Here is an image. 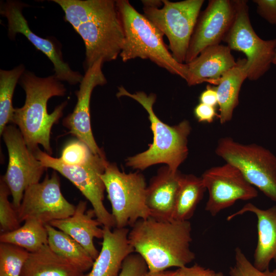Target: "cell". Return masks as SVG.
<instances>
[{
    "mask_svg": "<svg viewBox=\"0 0 276 276\" xmlns=\"http://www.w3.org/2000/svg\"><path fill=\"white\" fill-rule=\"evenodd\" d=\"M64 13V18L83 40L86 71L97 61L103 63L120 56L124 34L116 1L53 0Z\"/></svg>",
    "mask_w": 276,
    "mask_h": 276,
    "instance_id": "6da1fadb",
    "label": "cell"
},
{
    "mask_svg": "<svg viewBox=\"0 0 276 276\" xmlns=\"http://www.w3.org/2000/svg\"><path fill=\"white\" fill-rule=\"evenodd\" d=\"M191 232L189 221H161L149 217L131 226L128 239L148 271L155 272L187 266L195 259L190 248Z\"/></svg>",
    "mask_w": 276,
    "mask_h": 276,
    "instance_id": "7a4b0ae2",
    "label": "cell"
},
{
    "mask_svg": "<svg viewBox=\"0 0 276 276\" xmlns=\"http://www.w3.org/2000/svg\"><path fill=\"white\" fill-rule=\"evenodd\" d=\"M19 80L26 100L22 107L14 108L12 122L18 126L31 151L41 145L50 155L51 129L62 116L67 102L57 106L51 113L48 112L47 103L53 97L64 96L66 89L55 75L42 78L25 71Z\"/></svg>",
    "mask_w": 276,
    "mask_h": 276,
    "instance_id": "3957f363",
    "label": "cell"
},
{
    "mask_svg": "<svg viewBox=\"0 0 276 276\" xmlns=\"http://www.w3.org/2000/svg\"><path fill=\"white\" fill-rule=\"evenodd\" d=\"M117 97L126 96L139 102L147 111L153 134V140L146 151L127 158L126 164L134 169L144 170L158 164H165L172 171L178 170L188 155V137L191 127L188 120L169 126L155 114L153 106L156 95H147L144 91L132 94L124 87L118 88Z\"/></svg>",
    "mask_w": 276,
    "mask_h": 276,
    "instance_id": "277c9868",
    "label": "cell"
},
{
    "mask_svg": "<svg viewBox=\"0 0 276 276\" xmlns=\"http://www.w3.org/2000/svg\"><path fill=\"white\" fill-rule=\"evenodd\" d=\"M116 4L122 25L124 41L120 54L123 62L136 58L148 59L186 81L189 69L173 57L163 39L164 35L128 0H117Z\"/></svg>",
    "mask_w": 276,
    "mask_h": 276,
    "instance_id": "5b68a950",
    "label": "cell"
},
{
    "mask_svg": "<svg viewBox=\"0 0 276 276\" xmlns=\"http://www.w3.org/2000/svg\"><path fill=\"white\" fill-rule=\"evenodd\" d=\"M101 178L111 205L115 227H131L139 220L150 216L146 203L147 186L141 173H126L108 162Z\"/></svg>",
    "mask_w": 276,
    "mask_h": 276,
    "instance_id": "8992f818",
    "label": "cell"
},
{
    "mask_svg": "<svg viewBox=\"0 0 276 276\" xmlns=\"http://www.w3.org/2000/svg\"><path fill=\"white\" fill-rule=\"evenodd\" d=\"M160 5H143L144 15L167 37L174 59L185 63L190 40L203 0L170 2Z\"/></svg>",
    "mask_w": 276,
    "mask_h": 276,
    "instance_id": "52a82bcc",
    "label": "cell"
},
{
    "mask_svg": "<svg viewBox=\"0 0 276 276\" xmlns=\"http://www.w3.org/2000/svg\"><path fill=\"white\" fill-rule=\"evenodd\" d=\"M215 153L276 202V156L270 150L256 144H243L225 137L218 141Z\"/></svg>",
    "mask_w": 276,
    "mask_h": 276,
    "instance_id": "ba28073f",
    "label": "cell"
},
{
    "mask_svg": "<svg viewBox=\"0 0 276 276\" xmlns=\"http://www.w3.org/2000/svg\"><path fill=\"white\" fill-rule=\"evenodd\" d=\"M33 153L45 168L58 172L72 182L91 203L96 219L102 225L112 228L115 222L111 213L103 203L105 185L101 178L108 162L105 154L93 153L87 162L81 165L70 166L42 151L39 148Z\"/></svg>",
    "mask_w": 276,
    "mask_h": 276,
    "instance_id": "9c48e42d",
    "label": "cell"
},
{
    "mask_svg": "<svg viewBox=\"0 0 276 276\" xmlns=\"http://www.w3.org/2000/svg\"><path fill=\"white\" fill-rule=\"evenodd\" d=\"M233 22L223 41L231 50L246 56L247 78L258 80L270 69L276 50V38L264 40L254 30L249 16L247 1L235 0Z\"/></svg>",
    "mask_w": 276,
    "mask_h": 276,
    "instance_id": "30bf717a",
    "label": "cell"
},
{
    "mask_svg": "<svg viewBox=\"0 0 276 276\" xmlns=\"http://www.w3.org/2000/svg\"><path fill=\"white\" fill-rule=\"evenodd\" d=\"M2 134L8 151L9 163L6 172L1 178L10 191L12 204L17 210L25 190L39 182L47 168L28 148L15 126L7 125Z\"/></svg>",
    "mask_w": 276,
    "mask_h": 276,
    "instance_id": "8fae6325",
    "label": "cell"
},
{
    "mask_svg": "<svg viewBox=\"0 0 276 276\" xmlns=\"http://www.w3.org/2000/svg\"><path fill=\"white\" fill-rule=\"evenodd\" d=\"M75 208L63 196L59 176L53 172L42 182L27 188L16 211L20 223L34 219L46 224L71 216Z\"/></svg>",
    "mask_w": 276,
    "mask_h": 276,
    "instance_id": "7c38bea8",
    "label": "cell"
},
{
    "mask_svg": "<svg viewBox=\"0 0 276 276\" xmlns=\"http://www.w3.org/2000/svg\"><path fill=\"white\" fill-rule=\"evenodd\" d=\"M201 178L209 192L205 210L212 216L238 200H248L258 195L256 188L238 168L229 163L206 170Z\"/></svg>",
    "mask_w": 276,
    "mask_h": 276,
    "instance_id": "4fadbf2b",
    "label": "cell"
},
{
    "mask_svg": "<svg viewBox=\"0 0 276 276\" xmlns=\"http://www.w3.org/2000/svg\"><path fill=\"white\" fill-rule=\"evenodd\" d=\"M235 13V0L209 1L198 17L185 63L191 61L206 47L220 44L233 22Z\"/></svg>",
    "mask_w": 276,
    "mask_h": 276,
    "instance_id": "5bb4252c",
    "label": "cell"
},
{
    "mask_svg": "<svg viewBox=\"0 0 276 276\" xmlns=\"http://www.w3.org/2000/svg\"><path fill=\"white\" fill-rule=\"evenodd\" d=\"M26 6L18 1H7L1 7V14L7 19L10 38H15L17 33L22 34L51 60L54 65V75L58 80L72 85L80 83L83 76L72 70L64 61L59 48L51 40L38 36L30 29L22 14V9Z\"/></svg>",
    "mask_w": 276,
    "mask_h": 276,
    "instance_id": "9a60e30c",
    "label": "cell"
},
{
    "mask_svg": "<svg viewBox=\"0 0 276 276\" xmlns=\"http://www.w3.org/2000/svg\"><path fill=\"white\" fill-rule=\"evenodd\" d=\"M103 62L97 61L85 72L80 83L79 89L76 91L77 102L72 113L66 117L63 124L70 132L84 143L95 154L103 155L93 134L90 120V101L93 89L98 85H103L107 80L102 71Z\"/></svg>",
    "mask_w": 276,
    "mask_h": 276,
    "instance_id": "2e32d148",
    "label": "cell"
},
{
    "mask_svg": "<svg viewBox=\"0 0 276 276\" xmlns=\"http://www.w3.org/2000/svg\"><path fill=\"white\" fill-rule=\"evenodd\" d=\"M183 174L165 166L150 180L146 192V203L151 217L173 220L172 216Z\"/></svg>",
    "mask_w": 276,
    "mask_h": 276,
    "instance_id": "e0dca14e",
    "label": "cell"
},
{
    "mask_svg": "<svg viewBox=\"0 0 276 276\" xmlns=\"http://www.w3.org/2000/svg\"><path fill=\"white\" fill-rule=\"evenodd\" d=\"M103 228L101 251L91 270L85 276H119L125 259L135 252L129 241L128 228Z\"/></svg>",
    "mask_w": 276,
    "mask_h": 276,
    "instance_id": "ac0fdd59",
    "label": "cell"
},
{
    "mask_svg": "<svg viewBox=\"0 0 276 276\" xmlns=\"http://www.w3.org/2000/svg\"><path fill=\"white\" fill-rule=\"evenodd\" d=\"M247 212L254 214L257 219L258 239L253 264L265 271L269 269L272 261L276 263V205L264 210L249 202L228 216L227 220Z\"/></svg>",
    "mask_w": 276,
    "mask_h": 276,
    "instance_id": "d6986e66",
    "label": "cell"
},
{
    "mask_svg": "<svg viewBox=\"0 0 276 276\" xmlns=\"http://www.w3.org/2000/svg\"><path fill=\"white\" fill-rule=\"evenodd\" d=\"M231 51L228 46L221 44L203 49L195 58L186 63L189 69L188 85L193 86L204 82L218 85L223 74L236 64Z\"/></svg>",
    "mask_w": 276,
    "mask_h": 276,
    "instance_id": "ffe728a7",
    "label": "cell"
},
{
    "mask_svg": "<svg viewBox=\"0 0 276 276\" xmlns=\"http://www.w3.org/2000/svg\"><path fill=\"white\" fill-rule=\"evenodd\" d=\"M87 203L81 200L76 206L71 216L61 219L55 220L48 224L63 232L81 245L95 260L99 255L94 240L103 236V228L95 219L93 209L86 211Z\"/></svg>",
    "mask_w": 276,
    "mask_h": 276,
    "instance_id": "44dd1931",
    "label": "cell"
},
{
    "mask_svg": "<svg viewBox=\"0 0 276 276\" xmlns=\"http://www.w3.org/2000/svg\"><path fill=\"white\" fill-rule=\"evenodd\" d=\"M246 58L238 59L236 64L221 76L216 87L219 107L218 118L221 124L231 121L239 104L241 86L247 78Z\"/></svg>",
    "mask_w": 276,
    "mask_h": 276,
    "instance_id": "7402d4cb",
    "label": "cell"
},
{
    "mask_svg": "<svg viewBox=\"0 0 276 276\" xmlns=\"http://www.w3.org/2000/svg\"><path fill=\"white\" fill-rule=\"evenodd\" d=\"M20 276H85L75 265L45 245L30 252Z\"/></svg>",
    "mask_w": 276,
    "mask_h": 276,
    "instance_id": "603a6c76",
    "label": "cell"
},
{
    "mask_svg": "<svg viewBox=\"0 0 276 276\" xmlns=\"http://www.w3.org/2000/svg\"><path fill=\"white\" fill-rule=\"evenodd\" d=\"M45 225L48 235V245L53 251L83 272L91 268L94 260L81 245L66 233L50 224Z\"/></svg>",
    "mask_w": 276,
    "mask_h": 276,
    "instance_id": "cb8c5ba5",
    "label": "cell"
},
{
    "mask_svg": "<svg viewBox=\"0 0 276 276\" xmlns=\"http://www.w3.org/2000/svg\"><path fill=\"white\" fill-rule=\"evenodd\" d=\"M206 190L200 177L183 174L177 193L172 219L189 221Z\"/></svg>",
    "mask_w": 276,
    "mask_h": 276,
    "instance_id": "d4e9b609",
    "label": "cell"
},
{
    "mask_svg": "<svg viewBox=\"0 0 276 276\" xmlns=\"http://www.w3.org/2000/svg\"><path fill=\"white\" fill-rule=\"evenodd\" d=\"M45 224L34 219H28L19 228L1 233V243L13 244L29 252L36 251L48 245V235Z\"/></svg>",
    "mask_w": 276,
    "mask_h": 276,
    "instance_id": "484cf974",
    "label": "cell"
},
{
    "mask_svg": "<svg viewBox=\"0 0 276 276\" xmlns=\"http://www.w3.org/2000/svg\"><path fill=\"white\" fill-rule=\"evenodd\" d=\"M25 71L21 64L11 70H0V133L12 122V97L15 86Z\"/></svg>",
    "mask_w": 276,
    "mask_h": 276,
    "instance_id": "4316f807",
    "label": "cell"
},
{
    "mask_svg": "<svg viewBox=\"0 0 276 276\" xmlns=\"http://www.w3.org/2000/svg\"><path fill=\"white\" fill-rule=\"evenodd\" d=\"M29 252L17 246L0 243V276H20Z\"/></svg>",
    "mask_w": 276,
    "mask_h": 276,
    "instance_id": "83f0119b",
    "label": "cell"
},
{
    "mask_svg": "<svg viewBox=\"0 0 276 276\" xmlns=\"http://www.w3.org/2000/svg\"><path fill=\"white\" fill-rule=\"evenodd\" d=\"M10 191L2 179L0 180V228L1 233L14 231L20 226L17 211L8 197Z\"/></svg>",
    "mask_w": 276,
    "mask_h": 276,
    "instance_id": "f1b7e54d",
    "label": "cell"
},
{
    "mask_svg": "<svg viewBox=\"0 0 276 276\" xmlns=\"http://www.w3.org/2000/svg\"><path fill=\"white\" fill-rule=\"evenodd\" d=\"M93 153L84 143L79 140H75L64 147L59 159L67 165H81L87 162Z\"/></svg>",
    "mask_w": 276,
    "mask_h": 276,
    "instance_id": "f546056e",
    "label": "cell"
},
{
    "mask_svg": "<svg viewBox=\"0 0 276 276\" xmlns=\"http://www.w3.org/2000/svg\"><path fill=\"white\" fill-rule=\"evenodd\" d=\"M231 276H271L269 269L261 271L257 269L239 247L235 250V264L229 271Z\"/></svg>",
    "mask_w": 276,
    "mask_h": 276,
    "instance_id": "4dcf8cb0",
    "label": "cell"
},
{
    "mask_svg": "<svg viewBox=\"0 0 276 276\" xmlns=\"http://www.w3.org/2000/svg\"><path fill=\"white\" fill-rule=\"evenodd\" d=\"M148 271L144 259L139 254L134 252L124 260L119 276H143Z\"/></svg>",
    "mask_w": 276,
    "mask_h": 276,
    "instance_id": "1f68e13d",
    "label": "cell"
},
{
    "mask_svg": "<svg viewBox=\"0 0 276 276\" xmlns=\"http://www.w3.org/2000/svg\"><path fill=\"white\" fill-rule=\"evenodd\" d=\"M257 13L267 22L276 25V0H254Z\"/></svg>",
    "mask_w": 276,
    "mask_h": 276,
    "instance_id": "d6a6232c",
    "label": "cell"
},
{
    "mask_svg": "<svg viewBox=\"0 0 276 276\" xmlns=\"http://www.w3.org/2000/svg\"><path fill=\"white\" fill-rule=\"evenodd\" d=\"M178 269L180 276H224L221 272L215 271L197 264H195L192 266H187Z\"/></svg>",
    "mask_w": 276,
    "mask_h": 276,
    "instance_id": "836d02e7",
    "label": "cell"
},
{
    "mask_svg": "<svg viewBox=\"0 0 276 276\" xmlns=\"http://www.w3.org/2000/svg\"><path fill=\"white\" fill-rule=\"evenodd\" d=\"M194 115L199 122L212 123L215 117L218 118L215 107L201 103L198 104L194 110Z\"/></svg>",
    "mask_w": 276,
    "mask_h": 276,
    "instance_id": "e575fe53",
    "label": "cell"
},
{
    "mask_svg": "<svg viewBox=\"0 0 276 276\" xmlns=\"http://www.w3.org/2000/svg\"><path fill=\"white\" fill-rule=\"evenodd\" d=\"M200 103L215 107L218 105V97L216 87L208 85L206 89L200 95Z\"/></svg>",
    "mask_w": 276,
    "mask_h": 276,
    "instance_id": "d590c367",
    "label": "cell"
},
{
    "mask_svg": "<svg viewBox=\"0 0 276 276\" xmlns=\"http://www.w3.org/2000/svg\"><path fill=\"white\" fill-rule=\"evenodd\" d=\"M143 276H180L179 269L176 270H164L159 272H152L148 271Z\"/></svg>",
    "mask_w": 276,
    "mask_h": 276,
    "instance_id": "8d00e7d4",
    "label": "cell"
},
{
    "mask_svg": "<svg viewBox=\"0 0 276 276\" xmlns=\"http://www.w3.org/2000/svg\"><path fill=\"white\" fill-rule=\"evenodd\" d=\"M271 276H276V268L271 271Z\"/></svg>",
    "mask_w": 276,
    "mask_h": 276,
    "instance_id": "74e56055",
    "label": "cell"
},
{
    "mask_svg": "<svg viewBox=\"0 0 276 276\" xmlns=\"http://www.w3.org/2000/svg\"><path fill=\"white\" fill-rule=\"evenodd\" d=\"M272 64L276 65V50L275 52L274 56L273 59Z\"/></svg>",
    "mask_w": 276,
    "mask_h": 276,
    "instance_id": "f35d334b",
    "label": "cell"
}]
</instances>
